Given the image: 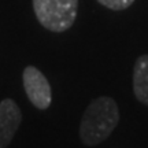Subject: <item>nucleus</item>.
<instances>
[{"label":"nucleus","mask_w":148,"mask_h":148,"mask_svg":"<svg viewBox=\"0 0 148 148\" xmlns=\"http://www.w3.org/2000/svg\"><path fill=\"white\" fill-rule=\"evenodd\" d=\"M119 122V108L110 96H99L85 108L79 122V140L93 147L110 137Z\"/></svg>","instance_id":"1"},{"label":"nucleus","mask_w":148,"mask_h":148,"mask_svg":"<svg viewBox=\"0 0 148 148\" xmlns=\"http://www.w3.org/2000/svg\"><path fill=\"white\" fill-rule=\"evenodd\" d=\"M38 23L53 33L69 30L78 14V0H32Z\"/></svg>","instance_id":"2"},{"label":"nucleus","mask_w":148,"mask_h":148,"mask_svg":"<svg viewBox=\"0 0 148 148\" xmlns=\"http://www.w3.org/2000/svg\"><path fill=\"white\" fill-rule=\"evenodd\" d=\"M22 84L27 99L37 110H47L52 101V89L47 77L34 67L26 66L22 73Z\"/></svg>","instance_id":"3"},{"label":"nucleus","mask_w":148,"mask_h":148,"mask_svg":"<svg viewBox=\"0 0 148 148\" xmlns=\"http://www.w3.org/2000/svg\"><path fill=\"white\" fill-rule=\"evenodd\" d=\"M22 123L19 106L11 97L0 101V148H7Z\"/></svg>","instance_id":"4"},{"label":"nucleus","mask_w":148,"mask_h":148,"mask_svg":"<svg viewBox=\"0 0 148 148\" xmlns=\"http://www.w3.org/2000/svg\"><path fill=\"white\" fill-rule=\"evenodd\" d=\"M133 93L140 103L148 106V55H140L134 62Z\"/></svg>","instance_id":"5"},{"label":"nucleus","mask_w":148,"mask_h":148,"mask_svg":"<svg viewBox=\"0 0 148 148\" xmlns=\"http://www.w3.org/2000/svg\"><path fill=\"white\" fill-rule=\"evenodd\" d=\"M97 3L112 11H122L129 8L134 0H97Z\"/></svg>","instance_id":"6"}]
</instances>
